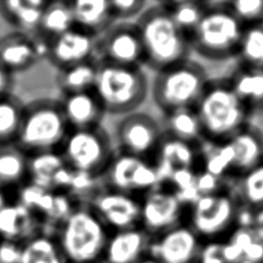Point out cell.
<instances>
[{
  "label": "cell",
  "mask_w": 263,
  "mask_h": 263,
  "mask_svg": "<svg viewBox=\"0 0 263 263\" xmlns=\"http://www.w3.org/2000/svg\"><path fill=\"white\" fill-rule=\"evenodd\" d=\"M136 25L144 49V65L157 72L190 59L192 48L189 37L161 3L146 7Z\"/></svg>",
  "instance_id": "obj_1"
},
{
  "label": "cell",
  "mask_w": 263,
  "mask_h": 263,
  "mask_svg": "<svg viewBox=\"0 0 263 263\" xmlns=\"http://www.w3.org/2000/svg\"><path fill=\"white\" fill-rule=\"evenodd\" d=\"M194 109L208 143L224 142L250 123L251 114L229 79H210Z\"/></svg>",
  "instance_id": "obj_2"
},
{
  "label": "cell",
  "mask_w": 263,
  "mask_h": 263,
  "mask_svg": "<svg viewBox=\"0 0 263 263\" xmlns=\"http://www.w3.org/2000/svg\"><path fill=\"white\" fill-rule=\"evenodd\" d=\"M52 234L67 263H101L110 231L83 202L75 206Z\"/></svg>",
  "instance_id": "obj_3"
},
{
  "label": "cell",
  "mask_w": 263,
  "mask_h": 263,
  "mask_svg": "<svg viewBox=\"0 0 263 263\" xmlns=\"http://www.w3.org/2000/svg\"><path fill=\"white\" fill-rule=\"evenodd\" d=\"M150 89L142 66H124L99 62L92 90L106 114L126 115L136 112Z\"/></svg>",
  "instance_id": "obj_4"
},
{
  "label": "cell",
  "mask_w": 263,
  "mask_h": 263,
  "mask_svg": "<svg viewBox=\"0 0 263 263\" xmlns=\"http://www.w3.org/2000/svg\"><path fill=\"white\" fill-rule=\"evenodd\" d=\"M209 80L204 68L188 59L157 71L150 87L151 95L163 114L194 109Z\"/></svg>",
  "instance_id": "obj_5"
},
{
  "label": "cell",
  "mask_w": 263,
  "mask_h": 263,
  "mask_svg": "<svg viewBox=\"0 0 263 263\" xmlns=\"http://www.w3.org/2000/svg\"><path fill=\"white\" fill-rule=\"evenodd\" d=\"M69 130L60 101L41 98L25 105L14 144L27 154L60 150Z\"/></svg>",
  "instance_id": "obj_6"
},
{
  "label": "cell",
  "mask_w": 263,
  "mask_h": 263,
  "mask_svg": "<svg viewBox=\"0 0 263 263\" xmlns=\"http://www.w3.org/2000/svg\"><path fill=\"white\" fill-rule=\"evenodd\" d=\"M209 144L203 170L219 178L238 177L263 162V130L252 123L224 142Z\"/></svg>",
  "instance_id": "obj_7"
},
{
  "label": "cell",
  "mask_w": 263,
  "mask_h": 263,
  "mask_svg": "<svg viewBox=\"0 0 263 263\" xmlns=\"http://www.w3.org/2000/svg\"><path fill=\"white\" fill-rule=\"evenodd\" d=\"M243 25L222 2L209 5L190 35L193 51L210 61H224L237 52Z\"/></svg>",
  "instance_id": "obj_8"
},
{
  "label": "cell",
  "mask_w": 263,
  "mask_h": 263,
  "mask_svg": "<svg viewBox=\"0 0 263 263\" xmlns=\"http://www.w3.org/2000/svg\"><path fill=\"white\" fill-rule=\"evenodd\" d=\"M240 206L230 189L199 195L185 214L187 224L201 241L224 240L238 225Z\"/></svg>",
  "instance_id": "obj_9"
},
{
  "label": "cell",
  "mask_w": 263,
  "mask_h": 263,
  "mask_svg": "<svg viewBox=\"0 0 263 263\" xmlns=\"http://www.w3.org/2000/svg\"><path fill=\"white\" fill-rule=\"evenodd\" d=\"M60 152L71 170L96 177L103 176L115 154L111 139L101 125L70 129Z\"/></svg>",
  "instance_id": "obj_10"
},
{
  "label": "cell",
  "mask_w": 263,
  "mask_h": 263,
  "mask_svg": "<svg viewBox=\"0 0 263 263\" xmlns=\"http://www.w3.org/2000/svg\"><path fill=\"white\" fill-rule=\"evenodd\" d=\"M115 137L119 152L155 161L163 129L154 117L136 111L124 115L118 121Z\"/></svg>",
  "instance_id": "obj_11"
},
{
  "label": "cell",
  "mask_w": 263,
  "mask_h": 263,
  "mask_svg": "<svg viewBox=\"0 0 263 263\" xmlns=\"http://www.w3.org/2000/svg\"><path fill=\"white\" fill-rule=\"evenodd\" d=\"M103 175L108 188L134 196L159 186L154 162L122 152L114 154Z\"/></svg>",
  "instance_id": "obj_12"
},
{
  "label": "cell",
  "mask_w": 263,
  "mask_h": 263,
  "mask_svg": "<svg viewBox=\"0 0 263 263\" xmlns=\"http://www.w3.org/2000/svg\"><path fill=\"white\" fill-rule=\"evenodd\" d=\"M96 59L124 66H143L144 49L136 23L116 22L97 37Z\"/></svg>",
  "instance_id": "obj_13"
},
{
  "label": "cell",
  "mask_w": 263,
  "mask_h": 263,
  "mask_svg": "<svg viewBox=\"0 0 263 263\" xmlns=\"http://www.w3.org/2000/svg\"><path fill=\"white\" fill-rule=\"evenodd\" d=\"M184 217L185 206L174 191L158 186L141 199L140 226L150 236L184 223Z\"/></svg>",
  "instance_id": "obj_14"
},
{
  "label": "cell",
  "mask_w": 263,
  "mask_h": 263,
  "mask_svg": "<svg viewBox=\"0 0 263 263\" xmlns=\"http://www.w3.org/2000/svg\"><path fill=\"white\" fill-rule=\"evenodd\" d=\"M85 203L110 232L140 226L141 199L137 196L107 188Z\"/></svg>",
  "instance_id": "obj_15"
},
{
  "label": "cell",
  "mask_w": 263,
  "mask_h": 263,
  "mask_svg": "<svg viewBox=\"0 0 263 263\" xmlns=\"http://www.w3.org/2000/svg\"><path fill=\"white\" fill-rule=\"evenodd\" d=\"M200 238L185 223L150 237L147 255L159 263H196Z\"/></svg>",
  "instance_id": "obj_16"
},
{
  "label": "cell",
  "mask_w": 263,
  "mask_h": 263,
  "mask_svg": "<svg viewBox=\"0 0 263 263\" xmlns=\"http://www.w3.org/2000/svg\"><path fill=\"white\" fill-rule=\"evenodd\" d=\"M97 37L74 27L49 40L47 61L58 70L96 59Z\"/></svg>",
  "instance_id": "obj_17"
},
{
  "label": "cell",
  "mask_w": 263,
  "mask_h": 263,
  "mask_svg": "<svg viewBox=\"0 0 263 263\" xmlns=\"http://www.w3.org/2000/svg\"><path fill=\"white\" fill-rule=\"evenodd\" d=\"M150 235L141 227L112 231L101 263H138L147 256Z\"/></svg>",
  "instance_id": "obj_18"
},
{
  "label": "cell",
  "mask_w": 263,
  "mask_h": 263,
  "mask_svg": "<svg viewBox=\"0 0 263 263\" xmlns=\"http://www.w3.org/2000/svg\"><path fill=\"white\" fill-rule=\"evenodd\" d=\"M60 103L70 129L100 126L106 115L99 98L92 89L64 95V99Z\"/></svg>",
  "instance_id": "obj_19"
},
{
  "label": "cell",
  "mask_w": 263,
  "mask_h": 263,
  "mask_svg": "<svg viewBox=\"0 0 263 263\" xmlns=\"http://www.w3.org/2000/svg\"><path fill=\"white\" fill-rule=\"evenodd\" d=\"M43 230L41 219L16 200L0 210L1 239L23 243Z\"/></svg>",
  "instance_id": "obj_20"
},
{
  "label": "cell",
  "mask_w": 263,
  "mask_h": 263,
  "mask_svg": "<svg viewBox=\"0 0 263 263\" xmlns=\"http://www.w3.org/2000/svg\"><path fill=\"white\" fill-rule=\"evenodd\" d=\"M68 3L74 27L95 37L102 35L117 22L111 0H68Z\"/></svg>",
  "instance_id": "obj_21"
},
{
  "label": "cell",
  "mask_w": 263,
  "mask_h": 263,
  "mask_svg": "<svg viewBox=\"0 0 263 263\" xmlns=\"http://www.w3.org/2000/svg\"><path fill=\"white\" fill-rule=\"evenodd\" d=\"M0 61L12 74L40 62L34 34L16 31L0 38Z\"/></svg>",
  "instance_id": "obj_22"
},
{
  "label": "cell",
  "mask_w": 263,
  "mask_h": 263,
  "mask_svg": "<svg viewBox=\"0 0 263 263\" xmlns=\"http://www.w3.org/2000/svg\"><path fill=\"white\" fill-rule=\"evenodd\" d=\"M223 253L228 263H263V241L251 227L237 226L223 240Z\"/></svg>",
  "instance_id": "obj_23"
},
{
  "label": "cell",
  "mask_w": 263,
  "mask_h": 263,
  "mask_svg": "<svg viewBox=\"0 0 263 263\" xmlns=\"http://www.w3.org/2000/svg\"><path fill=\"white\" fill-rule=\"evenodd\" d=\"M48 0H4L0 1V15L16 31L35 34Z\"/></svg>",
  "instance_id": "obj_24"
},
{
  "label": "cell",
  "mask_w": 263,
  "mask_h": 263,
  "mask_svg": "<svg viewBox=\"0 0 263 263\" xmlns=\"http://www.w3.org/2000/svg\"><path fill=\"white\" fill-rule=\"evenodd\" d=\"M229 81L248 108L251 116L263 115V70L241 66L237 68Z\"/></svg>",
  "instance_id": "obj_25"
},
{
  "label": "cell",
  "mask_w": 263,
  "mask_h": 263,
  "mask_svg": "<svg viewBox=\"0 0 263 263\" xmlns=\"http://www.w3.org/2000/svg\"><path fill=\"white\" fill-rule=\"evenodd\" d=\"M201 145H194L175 139L163 133L159 145L155 162H161L168 165L172 170L189 168L193 170L202 158L200 151Z\"/></svg>",
  "instance_id": "obj_26"
},
{
  "label": "cell",
  "mask_w": 263,
  "mask_h": 263,
  "mask_svg": "<svg viewBox=\"0 0 263 263\" xmlns=\"http://www.w3.org/2000/svg\"><path fill=\"white\" fill-rule=\"evenodd\" d=\"M163 115L164 134L194 145H201L205 142L195 109H182Z\"/></svg>",
  "instance_id": "obj_27"
},
{
  "label": "cell",
  "mask_w": 263,
  "mask_h": 263,
  "mask_svg": "<svg viewBox=\"0 0 263 263\" xmlns=\"http://www.w3.org/2000/svg\"><path fill=\"white\" fill-rule=\"evenodd\" d=\"M240 208L255 212L263 208V162L233 178L230 189Z\"/></svg>",
  "instance_id": "obj_28"
},
{
  "label": "cell",
  "mask_w": 263,
  "mask_h": 263,
  "mask_svg": "<svg viewBox=\"0 0 263 263\" xmlns=\"http://www.w3.org/2000/svg\"><path fill=\"white\" fill-rule=\"evenodd\" d=\"M65 165L67 164L60 150L28 154L29 182L46 190L53 191V177Z\"/></svg>",
  "instance_id": "obj_29"
},
{
  "label": "cell",
  "mask_w": 263,
  "mask_h": 263,
  "mask_svg": "<svg viewBox=\"0 0 263 263\" xmlns=\"http://www.w3.org/2000/svg\"><path fill=\"white\" fill-rule=\"evenodd\" d=\"M18 263H67L52 233L41 231L22 243Z\"/></svg>",
  "instance_id": "obj_30"
},
{
  "label": "cell",
  "mask_w": 263,
  "mask_h": 263,
  "mask_svg": "<svg viewBox=\"0 0 263 263\" xmlns=\"http://www.w3.org/2000/svg\"><path fill=\"white\" fill-rule=\"evenodd\" d=\"M98 61L92 59L58 70L57 84L64 95L91 90L97 75Z\"/></svg>",
  "instance_id": "obj_31"
},
{
  "label": "cell",
  "mask_w": 263,
  "mask_h": 263,
  "mask_svg": "<svg viewBox=\"0 0 263 263\" xmlns=\"http://www.w3.org/2000/svg\"><path fill=\"white\" fill-rule=\"evenodd\" d=\"M72 28H74V20L68 0L49 1L35 34L49 41Z\"/></svg>",
  "instance_id": "obj_32"
},
{
  "label": "cell",
  "mask_w": 263,
  "mask_h": 263,
  "mask_svg": "<svg viewBox=\"0 0 263 263\" xmlns=\"http://www.w3.org/2000/svg\"><path fill=\"white\" fill-rule=\"evenodd\" d=\"M28 178V154L15 144L0 146V187L22 185Z\"/></svg>",
  "instance_id": "obj_33"
},
{
  "label": "cell",
  "mask_w": 263,
  "mask_h": 263,
  "mask_svg": "<svg viewBox=\"0 0 263 263\" xmlns=\"http://www.w3.org/2000/svg\"><path fill=\"white\" fill-rule=\"evenodd\" d=\"M24 109L25 104L12 92L0 98V146L15 143Z\"/></svg>",
  "instance_id": "obj_34"
},
{
  "label": "cell",
  "mask_w": 263,
  "mask_h": 263,
  "mask_svg": "<svg viewBox=\"0 0 263 263\" xmlns=\"http://www.w3.org/2000/svg\"><path fill=\"white\" fill-rule=\"evenodd\" d=\"M161 4L170 12L177 26L190 38V35L209 8L210 2L182 0L161 2Z\"/></svg>",
  "instance_id": "obj_35"
},
{
  "label": "cell",
  "mask_w": 263,
  "mask_h": 263,
  "mask_svg": "<svg viewBox=\"0 0 263 263\" xmlns=\"http://www.w3.org/2000/svg\"><path fill=\"white\" fill-rule=\"evenodd\" d=\"M236 54L241 66L263 70V23L243 27Z\"/></svg>",
  "instance_id": "obj_36"
},
{
  "label": "cell",
  "mask_w": 263,
  "mask_h": 263,
  "mask_svg": "<svg viewBox=\"0 0 263 263\" xmlns=\"http://www.w3.org/2000/svg\"><path fill=\"white\" fill-rule=\"evenodd\" d=\"M224 5L243 26L263 23V0L224 1Z\"/></svg>",
  "instance_id": "obj_37"
},
{
  "label": "cell",
  "mask_w": 263,
  "mask_h": 263,
  "mask_svg": "<svg viewBox=\"0 0 263 263\" xmlns=\"http://www.w3.org/2000/svg\"><path fill=\"white\" fill-rule=\"evenodd\" d=\"M112 9L117 22H125L135 15H140L147 2L144 0H111Z\"/></svg>",
  "instance_id": "obj_38"
},
{
  "label": "cell",
  "mask_w": 263,
  "mask_h": 263,
  "mask_svg": "<svg viewBox=\"0 0 263 263\" xmlns=\"http://www.w3.org/2000/svg\"><path fill=\"white\" fill-rule=\"evenodd\" d=\"M100 177H96V176H92L87 173L73 171L70 186H69L67 192L71 196L87 195L95 191L97 180Z\"/></svg>",
  "instance_id": "obj_39"
},
{
  "label": "cell",
  "mask_w": 263,
  "mask_h": 263,
  "mask_svg": "<svg viewBox=\"0 0 263 263\" xmlns=\"http://www.w3.org/2000/svg\"><path fill=\"white\" fill-rule=\"evenodd\" d=\"M196 263H228L223 253V240L202 241Z\"/></svg>",
  "instance_id": "obj_40"
},
{
  "label": "cell",
  "mask_w": 263,
  "mask_h": 263,
  "mask_svg": "<svg viewBox=\"0 0 263 263\" xmlns=\"http://www.w3.org/2000/svg\"><path fill=\"white\" fill-rule=\"evenodd\" d=\"M224 179L219 178L206 171H200L196 173L195 188L199 195L211 194L224 189L222 181Z\"/></svg>",
  "instance_id": "obj_41"
},
{
  "label": "cell",
  "mask_w": 263,
  "mask_h": 263,
  "mask_svg": "<svg viewBox=\"0 0 263 263\" xmlns=\"http://www.w3.org/2000/svg\"><path fill=\"white\" fill-rule=\"evenodd\" d=\"M22 243L0 239V263H18Z\"/></svg>",
  "instance_id": "obj_42"
},
{
  "label": "cell",
  "mask_w": 263,
  "mask_h": 263,
  "mask_svg": "<svg viewBox=\"0 0 263 263\" xmlns=\"http://www.w3.org/2000/svg\"><path fill=\"white\" fill-rule=\"evenodd\" d=\"M13 74L0 61V98L11 93Z\"/></svg>",
  "instance_id": "obj_43"
},
{
  "label": "cell",
  "mask_w": 263,
  "mask_h": 263,
  "mask_svg": "<svg viewBox=\"0 0 263 263\" xmlns=\"http://www.w3.org/2000/svg\"><path fill=\"white\" fill-rule=\"evenodd\" d=\"M250 227L255 234L263 241V208L252 212Z\"/></svg>",
  "instance_id": "obj_44"
},
{
  "label": "cell",
  "mask_w": 263,
  "mask_h": 263,
  "mask_svg": "<svg viewBox=\"0 0 263 263\" xmlns=\"http://www.w3.org/2000/svg\"><path fill=\"white\" fill-rule=\"evenodd\" d=\"M10 202H12V201H9L7 194L5 192V188L0 187V210H2L5 205H7Z\"/></svg>",
  "instance_id": "obj_45"
},
{
  "label": "cell",
  "mask_w": 263,
  "mask_h": 263,
  "mask_svg": "<svg viewBox=\"0 0 263 263\" xmlns=\"http://www.w3.org/2000/svg\"><path fill=\"white\" fill-rule=\"evenodd\" d=\"M138 263H159L157 260H155L154 258H152V257H150V256H146V257H144L140 262H138Z\"/></svg>",
  "instance_id": "obj_46"
},
{
  "label": "cell",
  "mask_w": 263,
  "mask_h": 263,
  "mask_svg": "<svg viewBox=\"0 0 263 263\" xmlns=\"http://www.w3.org/2000/svg\"><path fill=\"white\" fill-rule=\"evenodd\" d=\"M0 239H1V238H0Z\"/></svg>",
  "instance_id": "obj_47"
}]
</instances>
